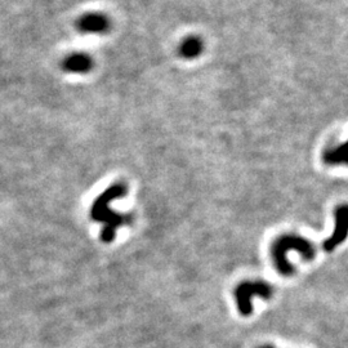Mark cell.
Returning a JSON list of instances; mask_svg holds the SVG:
<instances>
[{
    "instance_id": "6da1fadb",
    "label": "cell",
    "mask_w": 348,
    "mask_h": 348,
    "mask_svg": "<svg viewBox=\"0 0 348 348\" xmlns=\"http://www.w3.org/2000/svg\"><path fill=\"white\" fill-rule=\"evenodd\" d=\"M128 192L127 186L124 185H114L109 187L103 193H101L91 208V217L93 221L102 222L105 223L102 232H101V240L103 243L110 244L115 240L116 230L123 226H127L132 223V217L127 214H117L114 210L110 209V203L119 197L125 196Z\"/></svg>"
},
{
    "instance_id": "7a4b0ae2",
    "label": "cell",
    "mask_w": 348,
    "mask_h": 348,
    "mask_svg": "<svg viewBox=\"0 0 348 348\" xmlns=\"http://www.w3.org/2000/svg\"><path fill=\"white\" fill-rule=\"evenodd\" d=\"M290 250L298 252L306 260H312L316 257V249L308 239L297 235L280 236L271 245V257L276 271L282 276H292L294 274V267L288 260Z\"/></svg>"
},
{
    "instance_id": "3957f363",
    "label": "cell",
    "mask_w": 348,
    "mask_h": 348,
    "mask_svg": "<svg viewBox=\"0 0 348 348\" xmlns=\"http://www.w3.org/2000/svg\"><path fill=\"white\" fill-rule=\"evenodd\" d=\"M236 304L241 316H250L253 312L252 298L259 297L263 299H270L274 296V289L271 285L263 281H244L237 285L235 289Z\"/></svg>"
},
{
    "instance_id": "277c9868",
    "label": "cell",
    "mask_w": 348,
    "mask_h": 348,
    "mask_svg": "<svg viewBox=\"0 0 348 348\" xmlns=\"http://www.w3.org/2000/svg\"><path fill=\"white\" fill-rule=\"evenodd\" d=\"M335 223H334V231L331 233L330 237L324 240L323 249L327 253H330L337 248L338 245H341L347 237L348 231V209L346 205H341L335 209L334 213Z\"/></svg>"
},
{
    "instance_id": "5b68a950",
    "label": "cell",
    "mask_w": 348,
    "mask_h": 348,
    "mask_svg": "<svg viewBox=\"0 0 348 348\" xmlns=\"http://www.w3.org/2000/svg\"><path fill=\"white\" fill-rule=\"evenodd\" d=\"M76 25L81 32H105L109 28V20L103 14L88 13L79 18Z\"/></svg>"
},
{
    "instance_id": "8992f818",
    "label": "cell",
    "mask_w": 348,
    "mask_h": 348,
    "mask_svg": "<svg viewBox=\"0 0 348 348\" xmlns=\"http://www.w3.org/2000/svg\"><path fill=\"white\" fill-rule=\"evenodd\" d=\"M93 61L91 57L85 53H72L69 54L62 62V69L67 72H76V74H84L92 69Z\"/></svg>"
},
{
    "instance_id": "52a82bcc",
    "label": "cell",
    "mask_w": 348,
    "mask_h": 348,
    "mask_svg": "<svg viewBox=\"0 0 348 348\" xmlns=\"http://www.w3.org/2000/svg\"><path fill=\"white\" fill-rule=\"evenodd\" d=\"M201 50H203L201 40L195 36L187 38L180 46V54L185 58H195L200 54Z\"/></svg>"
},
{
    "instance_id": "ba28073f",
    "label": "cell",
    "mask_w": 348,
    "mask_h": 348,
    "mask_svg": "<svg viewBox=\"0 0 348 348\" xmlns=\"http://www.w3.org/2000/svg\"><path fill=\"white\" fill-rule=\"evenodd\" d=\"M324 160L326 164L330 165H337V164H346L347 162V150L346 144H342L339 147H334L325 152Z\"/></svg>"
},
{
    "instance_id": "9c48e42d",
    "label": "cell",
    "mask_w": 348,
    "mask_h": 348,
    "mask_svg": "<svg viewBox=\"0 0 348 348\" xmlns=\"http://www.w3.org/2000/svg\"><path fill=\"white\" fill-rule=\"evenodd\" d=\"M258 348H274L272 346H262V347H258Z\"/></svg>"
}]
</instances>
